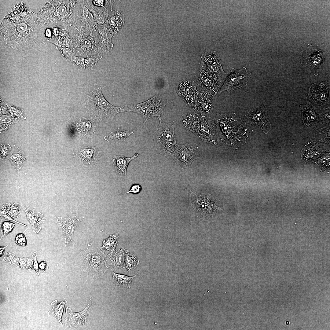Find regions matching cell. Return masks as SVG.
Masks as SVG:
<instances>
[{
    "instance_id": "obj_1",
    "label": "cell",
    "mask_w": 330,
    "mask_h": 330,
    "mask_svg": "<svg viewBox=\"0 0 330 330\" xmlns=\"http://www.w3.org/2000/svg\"><path fill=\"white\" fill-rule=\"evenodd\" d=\"M27 16L21 19H19V21L15 22L13 21L14 23L11 21H6V23L2 24L6 27L3 25V27H2L3 28L1 29V34L6 47L15 53L28 51L35 47L32 43L35 42L29 38L33 37L30 35L36 34H34L35 32H30L36 31L38 29L35 27L32 28L36 24L31 26L29 21L28 20L26 21Z\"/></svg>"
},
{
    "instance_id": "obj_2",
    "label": "cell",
    "mask_w": 330,
    "mask_h": 330,
    "mask_svg": "<svg viewBox=\"0 0 330 330\" xmlns=\"http://www.w3.org/2000/svg\"><path fill=\"white\" fill-rule=\"evenodd\" d=\"M75 56L84 57H102L105 52L100 42L99 34L94 29L72 27L69 31Z\"/></svg>"
},
{
    "instance_id": "obj_3",
    "label": "cell",
    "mask_w": 330,
    "mask_h": 330,
    "mask_svg": "<svg viewBox=\"0 0 330 330\" xmlns=\"http://www.w3.org/2000/svg\"><path fill=\"white\" fill-rule=\"evenodd\" d=\"M78 0L50 1L41 12L50 24L60 26L69 32L76 17Z\"/></svg>"
},
{
    "instance_id": "obj_4",
    "label": "cell",
    "mask_w": 330,
    "mask_h": 330,
    "mask_svg": "<svg viewBox=\"0 0 330 330\" xmlns=\"http://www.w3.org/2000/svg\"><path fill=\"white\" fill-rule=\"evenodd\" d=\"M102 86L95 85L89 90L84 95L86 111L100 121L108 123L117 113L122 112L121 106L116 107L110 104L104 96Z\"/></svg>"
},
{
    "instance_id": "obj_5",
    "label": "cell",
    "mask_w": 330,
    "mask_h": 330,
    "mask_svg": "<svg viewBox=\"0 0 330 330\" xmlns=\"http://www.w3.org/2000/svg\"><path fill=\"white\" fill-rule=\"evenodd\" d=\"M181 125L194 134L203 141L213 145L218 141L212 127L209 117L192 109L183 114L180 120Z\"/></svg>"
},
{
    "instance_id": "obj_6",
    "label": "cell",
    "mask_w": 330,
    "mask_h": 330,
    "mask_svg": "<svg viewBox=\"0 0 330 330\" xmlns=\"http://www.w3.org/2000/svg\"><path fill=\"white\" fill-rule=\"evenodd\" d=\"M165 96L159 93L144 102L121 106L122 112H134L141 116L144 123L150 118H161L164 107L168 103Z\"/></svg>"
},
{
    "instance_id": "obj_7",
    "label": "cell",
    "mask_w": 330,
    "mask_h": 330,
    "mask_svg": "<svg viewBox=\"0 0 330 330\" xmlns=\"http://www.w3.org/2000/svg\"><path fill=\"white\" fill-rule=\"evenodd\" d=\"M159 124L154 131L153 138L157 152L168 158H172L177 144L174 134L176 124L173 121L166 123L159 118Z\"/></svg>"
},
{
    "instance_id": "obj_8",
    "label": "cell",
    "mask_w": 330,
    "mask_h": 330,
    "mask_svg": "<svg viewBox=\"0 0 330 330\" xmlns=\"http://www.w3.org/2000/svg\"><path fill=\"white\" fill-rule=\"evenodd\" d=\"M80 252L82 267L84 274L100 278L108 270L105 263L106 255L99 248L86 249Z\"/></svg>"
},
{
    "instance_id": "obj_9",
    "label": "cell",
    "mask_w": 330,
    "mask_h": 330,
    "mask_svg": "<svg viewBox=\"0 0 330 330\" xmlns=\"http://www.w3.org/2000/svg\"><path fill=\"white\" fill-rule=\"evenodd\" d=\"M191 202L198 215L205 218H213L222 210L220 201L214 195L207 194H192Z\"/></svg>"
},
{
    "instance_id": "obj_10",
    "label": "cell",
    "mask_w": 330,
    "mask_h": 330,
    "mask_svg": "<svg viewBox=\"0 0 330 330\" xmlns=\"http://www.w3.org/2000/svg\"><path fill=\"white\" fill-rule=\"evenodd\" d=\"M328 46L323 44L311 45L301 52V57L305 67L310 72H317L324 63L328 52Z\"/></svg>"
},
{
    "instance_id": "obj_11",
    "label": "cell",
    "mask_w": 330,
    "mask_h": 330,
    "mask_svg": "<svg viewBox=\"0 0 330 330\" xmlns=\"http://www.w3.org/2000/svg\"><path fill=\"white\" fill-rule=\"evenodd\" d=\"M329 91L330 86L325 82L313 83L309 88L306 101L315 108L320 110L328 108L330 104Z\"/></svg>"
},
{
    "instance_id": "obj_12",
    "label": "cell",
    "mask_w": 330,
    "mask_h": 330,
    "mask_svg": "<svg viewBox=\"0 0 330 330\" xmlns=\"http://www.w3.org/2000/svg\"><path fill=\"white\" fill-rule=\"evenodd\" d=\"M95 21L94 5L92 0H78L76 17L72 26L78 28L94 29Z\"/></svg>"
},
{
    "instance_id": "obj_13",
    "label": "cell",
    "mask_w": 330,
    "mask_h": 330,
    "mask_svg": "<svg viewBox=\"0 0 330 330\" xmlns=\"http://www.w3.org/2000/svg\"><path fill=\"white\" fill-rule=\"evenodd\" d=\"M83 218V217L78 214L69 215L57 218L58 235L66 245L74 244L73 237L74 231Z\"/></svg>"
},
{
    "instance_id": "obj_14",
    "label": "cell",
    "mask_w": 330,
    "mask_h": 330,
    "mask_svg": "<svg viewBox=\"0 0 330 330\" xmlns=\"http://www.w3.org/2000/svg\"><path fill=\"white\" fill-rule=\"evenodd\" d=\"M200 71L204 70L217 77L223 83L228 74L224 71L218 51H213L205 52L201 56Z\"/></svg>"
},
{
    "instance_id": "obj_15",
    "label": "cell",
    "mask_w": 330,
    "mask_h": 330,
    "mask_svg": "<svg viewBox=\"0 0 330 330\" xmlns=\"http://www.w3.org/2000/svg\"><path fill=\"white\" fill-rule=\"evenodd\" d=\"M251 76V73L245 67L239 69L233 68L219 88L218 94L246 86Z\"/></svg>"
},
{
    "instance_id": "obj_16",
    "label": "cell",
    "mask_w": 330,
    "mask_h": 330,
    "mask_svg": "<svg viewBox=\"0 0 330 330\" xmlns=\"http://www.w3.org/2000/svg\"><path fill=\"white\" fill-rule=\"evenodd\" d=\"M200 150L196 145L186 143L177 144L172 158L179 165L186 167L199 158Z\"/></svg>"
},
{
    "instance_id": "obj_17",
    "label": "cell",
    "mask_w": 330,
    "mask_h": 330,
    "mask_svg": "<svg viewBox=\"0 0 330 330\" xmlns=\"http://www.w3.org/2000/svg\"><path fill=\"white\" fill-rule=\"evenodd\" d=\"M242 118L247 123L262 129L265 133H267L270 130L271 125L267 116L266 109L263 105L248 109Z\"/></svg>"
},
{
    "instance_id": "obj_18",
    "label": "cell",
    "mask_w": 330,
    "mask_h": 330,
    "mask_svg": "<svg viewBox=\"0 0 330 330\" xmlns=\"http://www.w3.org/2000/svg\"><path fill=\"white\" fill-rule=\"evenodd\" d=\"M216 100V95L207 90L199 91L195 101L190 109L200 112L209 117Z\"/></svg>"
},
{
    "instance_id": "obj_19",
    "label": "cell",
    "mask_w": 330,
    "mask_h": 330,
    "mask_svg": "<svg viewBox=\"0 0 330 330\" xmlns=\"http://www.w3.org/2000/svg\"><path fill=\"white\" fill-rule=\"evenodd\" d=\"M75 157L84 168H92L99 160L101 153L95 147H79L75 152Z\"/></svg>"
},
{
    "instance_id": "obj_20",
    "label": "cell",
    "mask_w": 330,
    "mask_h": 330,
    "mask_svg": "<svg viewBox=\"0 0 330 330\" xmlns=\"http://www.w3.org/2000/svg\"><path fill=\"white\" fill-rule=\"evenodd\" d=\"M195 83L196 86H200L204 90L216 95L223 84L217 77L203 70L200 71Z\"/></svg>"
},
{
    "instance_id": "obj_21",
    "label": "cell",
    "mask_w": 330,
    "mask_h": 330,
    "mask_svg": "<svg viewBox=\"0 0 330 330\" xmlns=\"http://www.w3.org/2000/svg\"><path fill=\"white\" fill-rule=\"evenodd\" d=\"M196 86L194 81L184 79L180 83L177 89L178 95L189 105L190 108L194 104L199 93Z\"/></svg>"
},
{
    "instance_id": "obj_22",
    "label": "cell",
    "mask_w": 330,
    "mask_h": 330,
    "mask_svg": "<svg viewBox=\"0 0 330 330\" xmlns=\"http://www.w3.org/2000/svg\"><path fill=\"white\" fill-rule=\"evenodd\" d=\"M90 305L88 304L82 311L79 312H72L69 307L66 308V325L70 328H75L85 325L89 318Z\"/></svg>"
},
{
    "instance_id": "obj_23",
    "label": "cell",
    "mask_w": 330,
    "mask_h": 330,
    "mask_svg": "<svg viewBox=\"0 0 330 330\" xmlns=\"http://www.w3.org/2000/svg\"><path fill=\"white\" fill-rule=\"evenodd\" d=\"M124 24V15L120 11L112 10L108 15L107 21L108 30L115 35L121 31Z\"/></svg>"
},
{
    "instance_id": "obj_24",
    "label": "cell",
    "mask_w": 330,
    "mask_h": 330,
    "mask_svg": "<svg viewBox=\"0 0 330 330\" xmlns=\"http://www.w3.org/2000/svg\"><path fill=\"white\" fill-rule=\"evenodd\" d=\"M105 262L108 270L123 269L125 267L124 249L120 248L117 251L109 253L105 256Z\"/></svg>"
},
{
    "instance_id": "obj_25",
    "label": "cell",
    "mask_w": 330,
    "mask_h": 330,
    "mask_svg": "<svg viewBox=\"0 0 330 330\" xmlns=\"http://www.w3.org/2000/svg\"><path fill=\"white\" fill-rule=\"evenodd\" d=\"M139 154L140 153H136L130 157H127L122 155H114L111 160L113 162L116 173L121 176H126L129 164L131 161L136 159Z\"/></svg>"
},
{
    "instance_id": "obj_26",
    "label": "cell",
    "mask_w": 330,
    "mask_h": 330,
    "mask_svg": "<svg viewBox=\"0 0 330 330\" xmlns=\"http://www.w3.org/2000/svg\"><path fill=\"white\" fill-rule=\"evenodd\" d=\"M25 212L27 219L33 226V232L38 233L41 229L40 225L45 220L43 214L37 212L35 209H31L23 206Z\"/></svg>"
},
{
    "instance_id": "obj_27",
    "label": "cell",
    "mask_w": 330,
    "mask_h": 330,
    "mask_svg": "<svg viewBox=\"0 0 330 330\" xmlns=\"http://www.w3.org/2000/svg\"><path fill=\"white\" fill-rule=\"evenodd\" d=\"M73 121L78 130L83 135L92 134L94 132L95 124L92 119L77 116H75Z\"/></svg>"
},
{
    "instance_id": "obj_28",
    "label": "cell",
    "mask_w": 330,
    "mask_h": 330,
    "mask_svg": "<svg viewBox=\"0 0 330 330\" xmlns=\"http://www.w3.org/2000/svg\"><path fill=\"white\" fill-rule=\"evenodd\" d=\"M302 116L305 125L308 127L315 126L319 120V116L316 113L314 108L310 104L301 105Z\"/></svg>"
},
{
    "instance_id": "obj_29",
    "label": "cell",
    "mask_w": 330,
    "mask_h": 330,
    "mask_svg": "<svg viewBox=\"0 0 330 330\" xmlns=\"http://www.w3.org/2000/svg\"><path fill=\"white\" fill-rule=\"evenodd\" d=\"M2 259L3 261L13 264L18 267L31 269L34 257L32 255L31 257L29 258H20L16 256L12 253L7 251Z\"/></svg>"
},
{
    "instance_id": "obj_30",
    "label": "cell",
    "mask_w": 330,
    "mask_h": 330,
    "mask_svg": "<svg viewBox=\"0 0 330 330\" xmlns=\"http://www.w3.org/2000/svg\"><path fill=\"white\" fill-rule=\"evenodd\" d=\"M102 57H84L74 56L72 61L74 65L81 69L92 70Z\"/></svg>"
},
{
    "instance_id": "obj_31",
    "label": "cell",
    "mask_w": 330,
    "mask_h": 330,
    "mask_svg": "<svg viewBox=\"0 0 330 330\" xmlns=\"http://www.w3.org/2000/svg\"><path fill=\"white\" fill-rule=\"evenodd\" d=\"M21 209L19 205L15 203L6 204L3 205L1 210L0 216L6 219L15 221L14 218L18 217Z\"/></svg>"
},
{
    "instance_id": "obj_32",
    "label": "cell",
    "mask_w": 330,
    "mask_h": 330,
    "mask_svg": "<svg viewBox=\"0 0 330 330\" xmlns=\"http://www.w3.org/2000/svg\"><path fill=\"white\" fill-rule=\"evenodd\" d=\"M134 133V131L127 130L118 127L116 130L111 132L108 135L105 136L104 139L108 142L124 141L128 137Z\"/></svg>"
},
{
    "instance_id": "obj_33",
    "label": "cell",
    "mask_w": 330,
    "mask_h": 330,
    "mask_svg": "<svg viewBox=\"0 0 330 330\" xmlns=\"http://www.w3.org/2000/svg\"><path fill=\"white\" fill-rule=\"evenodd\" d=\"M139 271H138L136 275L131 277L116 273L112 271V275L113 282L116 287L122 286L129 289L133 279L137 276Z\"/></svg>"
},
{
    "instance_id": "obj_34",
    "label": "cell",
    "mask_w": 330,
    "mask_h": 330,
    "mask_svg": "<svg viewBox=\"0 0 330 330\" xmlns=\"http://www.w3.org/2000/svg\"><path fill=\"white\" fill-rule=\"evenodd\" d=\"M9 159L13 166L18 170L21 169L26 160L23 152L18 150L13 152L9 156Z\"/></svg>"
},
{
    "instance_id": "obj_35",
    "label": "cell",
    "mask_w": 330,
    "mask_h": 330,
    "mask_svg": "<svg viewBox=\"0 0 330 330\" xmlns=\"http://www.w3.org/2000/svg\"><path fill=\"white\" fill-rule=\"evenodd\" d=\"M119 233L110 235L108 238L102 241L103 245L100 248L112 252L116 251L119 242Z\"/></svg>"
},
{
    "instance_id": "obj_36",
    "label": "cell",
    "mask_w": 330,
    "mask_h": 330,
    "mask_svg": "<svg viewBox=\"0 0 330 330\" xmlns=\"http://www.w3.org/2000/svg\"><path fill=\"white\" fill-rule=\"evenodd\" d=\"M125 250V267L128 271L134 270L139 264L138 259L128 250Z\"/></svg>"
},
{
    "instance_id": "obj_37",
    "label": "cell",
    "mask_w": 330,
    "mask_h": 330,
    "mask_svg": "<svg viewBox=\"0 0 330 330\" xmlns=\"http://www.w3.org/2000/svg\"><path fill=\"white\" fill-rule=\"evenodd\" d=\"M65 303V299L60 302H58L57 300H55L51 303L53 308L49 312V314L57 318L61 324H62L61 317Z\"/></svg>"
},
{
    "instance_id": "obj_38",
    "label": "cell",
    "mask_w": 330,
    "mask_h": 330,
    "mask_svg": "<svg viewBox=\"0 0 330 330\" xmlns=\"http://www.w3.org/2000/svg\"><path fill=\"white\" fill-rule=\"evenodd\" d=\"M302 150L304 155V158H306L307 159H310L312 158L313 156H315L316 157L318 156L321 150L316 145H315L313 144H310L309 145L304 148Z\"/></svg>"
},
{
    "instance_id": "obj_39",
    "label": "cell",
    "mask_w": 330,
    "mask_h": 330,
    "mask_svg": "<svg viewBox=\"0 0 330 330\" xmlns=\"http://www.w3.org/2000/svg\"><path fill=\"white\" fill-rule=\"evenodd\" d=\"M15 226V224L9 221H5L1 223L3 237H4L10 232Z\"/></svg>"
},
{
    "instance_id": "obj_40",
    "label": "cell",
    "mask_w": 330,
    "mask_h": 330,
    "mask_svg": "<svg viewBox=\"0 0 330 330\" xmlns=\"http://www.w3.org/2000/svg\"><path fill=\"white\" fill-rule=\"evenodd\" d=\"M25 230L22 233L18 234L15 237V242L17 244L20 246H24L27 244L26 240L24 235V233Z\"/></svg>"
},
{
    "instance_id": "obj_41",
    "label": "cell",
    "mask_w": 330,
    "mask_h": 330,
    "mask_svg": "<svg viewBox=\"0 0 330 330\" xmlns=\"http://www.w3.org/2000/svg\"><path fill=\"white\" fill-rule=\"evenodd\" d=\"M8 107L9 108V111L13 115L14 117H20L21 116V111L20 109H19L18 108H16L14 107L13 106L10 105L9 104L6 103Z\"/></svg>"
},
{
    "instance_id": "obj_42",
    "label": "cell",
    "mask_w": 330,
    "mask_h": 330,
    "mask_svg": "<svg viewBox=\"0 0 330 330\" xmlns=\"http://www.w3.org/2000/svg\"><path fill=\"white\" fill-rule=\"evenodd\" d=\"M319 120H321L323 122H328L330 119V111L329 109L328 110H325L321 113L319 116Z\"/></svg>"
},
{
    "instance_id": "obj_43",
    "label": "cell",
    "mask_w": 330,
    "mask_h": 330,
    "mask_svg": "<svg viewBox=\"0 0 330 330\" xmlns=\"http://www.w3.org/2000/svg\"><path fill=\"white\" fill-rule=\"evenodd\" d=\"M142 189L141 186L138 184H134L130 188V189L126 193L129 194L130 193L134 194H137L139 193Z\"/></svg>"
},
{
    "instance_id": "obj_44",
    "label": "cell",
    "mask_w": 330,
    "mask_h": 330,
    "mask_svg": "<svg viewBox=\"0 0 330 330\" xmlns=\"http://www.w3.org/2000/svg\"><path fill=\"white\" fill-rule=\"evenodd\" d=\"M33 257V269L37 272H38V269L39 265L38 263L37 259V255L36 252H34L32 255Z\"/></svg>"
},
{
    "instance_id": "obj_45",
    "label": "cell",
    "mask_w": 330,
    "mask_h": 330,
    "mask_svg": "<svg viewBox=\"0 0 330 330\" xmlns=\"http://www.w3.org/2000/svg\"><path fill=\"white\" fill-rule=\"evenodd\" d=\"M115 1L105 0L104 3V8L107 10V8H109L112 11V5Z\"/></svg>"
},
{
    "instance_id": "obj_46",
    "label": "cell",
    "mask_w": 330,
    "mask_h": 330,
    "mask_svg": "<svg viewBox=\"0 0 330 330\" xmlns=\"http://www.w3.org/2000/svg\"><path fill=\"white\" fill-rule=\"evenodd\" d=\"M93 4L96 6L104 8V0H92Z\"/></svg>"
},
{
    "instance_id": "obj_47",
    "label": "cell",
    "mask_w": 330,
    "mask_h": 330,
    "mask_svg": "<svg viewBox=\"0 0 330 330\" xmlns=\"http://www.w3.org/2000/svg\"><path fill=\"white\" fill-rule=\"evenodd\" d=\"M39 267L41 270H44L46 267V262L43 261L41 262L39 265Z\"/></svg>"
},
{
    "instance_id": "obj_48",
    "label": "cell",
    "mask_w": 330,
    "mask_h": 330,
    "mask_svg": "<svg viewBox=\"0 0 330 330\" xmlns=\"http://www.w3.org/2000/svg\"><path fill=\"white\" fill-rule=\"evenodd\" d=\"M7 245L5 247H3L1 246L0 247V256L1 257L3 255L6 248L7 246Z\"/></svg>"
}]
</instances>
